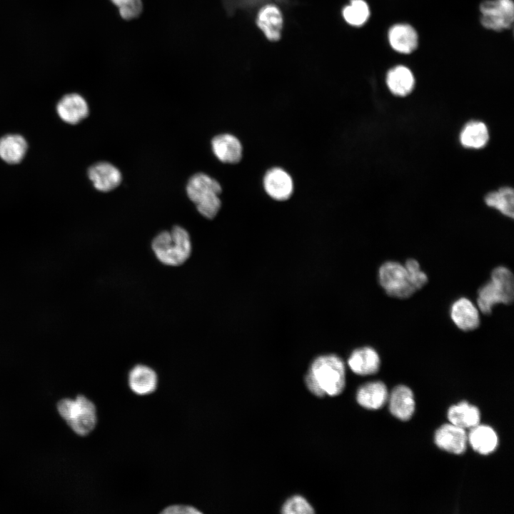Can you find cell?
Returning <instances> with one entry per match:
<instances>
[{
    "label": "cell",
    "instance_id": "cell-1",
    "mask_svg": "<svg viewBox=\"0 0 514 514\" xmlns=\"http://www.w3.org/2000/svg\"><path fill=\"white\" fill-rule=\"evenodd\" d=\"M345 371L344 363L337 356H318L313 361L306 376V386L318 397L337 395L345 387Z\"/></svg>",
    "mask_w": 514,
    "mask_h": 514
},
{
    "label": "cell",
    "instance_id": "cell-2",
    "mask_svg": "<svg viewBox=\"0 0 514 514\" xmlns=\"http://www.w3.org/2000/svg\"><path fill=\"white\" fill-rule=\"evenodd\" d=\"M156 258L163 264L178 266L189 258L192 245L188 232L179 226L157 234L151 242Z\"/></svg>",
    "mask_w": 514,
    "mask_h": 514
},
{
    "label": "cell",
    "instance_id": "cell-3",
    "mask_svg": "<svg viewBox=\"0 0 514 514\" xmlns=\"http://www.w3.org/2000/svg\"><path fill=\"white\" fill-rule=\"evenodd\" d=\"M513 274L507 267L500 266L492 271L490 280L479 288L477 306L481 313L488 315L494 306L508 305L513 302Z\"/></svg>",
    "mask_w": 514,
    "mask_h": 514
},
{
    "label": "cell",
    "instance_id": "cell-4",
    "mask_svg": "<svg viewBox=\"0 0 514 514\" xmlns=\"http://www.w3.org/2000/svg\"><path fill=\"white\" fill-rule=\"evenodd\" d=\"M186 193L205 218L213 219L218 214L221 201L222 187L219 182L203 173L193 175L188 181Z\"/></svg>",
    "mask_w": 514,
    "mask_h": 514
},
{
    "label": "cell",
    "instance_id": "cell-5",
    "mask_svg": "<svg viewBox=\"0 0 514 514\" xmlns=\"http://www.w3.org/2000/svg\"><path fill=\"white\" fill-rule=\"evenodd\" d=\"M57 410L73 431L80 436L89 435L96 425V406L83 395H78L75 399L64 398L59 400Z\"/></svg>",
    "mask_w": 514,
    "mask_h": 514
},
{
    "label": "cell",
    "instance_id": "cell-6",
    "mask_svg": "<svg viewBox=\"0 0 514 514\" xmlns=\"http://www.w3.org/2000/svg\"><path fill=\"white\" fill-rule=\"evenodd\" d=\"M378 276L381 286L390 296L407 298L416 292L404 264L399 262H384L378 269Z\"/></svg>",
    "mask_w": 514,
    "mask_h": 514
},
{
    "label": "cell",
    "instance_id": "cell-7",
    "mask_svg": "<svg viewBox=\"0 0 514 514\" xmlns=\"http://www.w3.org/2000/svg\"><path fill=\"white\" fill-rule=\"evenodd\" d=\"M479 9L480 21L484 28L494 31H503L513 26V0H484L480 4Z\"/></svg>",
    "mask_w": 514,
    "mask_h": 514
},
{
    "label": "cell",
    "instance_id": "cell-8",
    "mask_svg": "<svg viewBox=\"0 0 514 514\" xmlns=\"http://www.w3.org/2000/svg\"><path fill=\"white\" fill-rule=\"evenodd\" d=\"M262 186L268 197L276 201L290 199L294 191L291 175L279 166L271 167L265 172Z\"/></svg>",
    "mask_w": 514,
    "mask_h": 514
},
{
    "label": "cell",
    "instance_id": "cell-9",
    "mask_svg": "<svg viewBox=\"0 0 514 514\" xmlns=\"http://www.w3.org/2000/svg\"><path fill=\"white\" fill-rule=\"evenodd\" d=\"M56 111L60 119L70 125L79 124L89 114L86 99L76 93L68 94L61 97L56 104Z\"/></svg>",
    "mask_w": 514,
    "mask_h": 514
},
{
    "label": "cell",
    "instance_id": "cell-10",
    "mask_svg": "<svg viewBox=\"0 0 514 514\" xmlns=\"http://www.w3.org/2000/svg\"><path fill=\"white\" fill-rule=\"evenodd\" d=\"M450 316L453 323L463 331H473L480 323V310L465 297H460L452 303Z\"/></svg>",
    "mask_w": 514,
    "mask_h": 514
},
{
    "label": "cell",
    "instance_id": "cell-11",
    "mask_svg": "<svg viewBox=\"0 0 514 514\" xmlns=\"http://www.w3.org/2000/svg\"><path fill=\"white\" fill-rule=\"evenodd\" d=\"M211 148L215 156L223 163H238L243 158V145L238 138L231 133L214 136L211 140Z\"/></svg>",
    "mask_w": 514,
    "mask_h": 514
},
{
    "label": "cell",
    "instance_id": "cell-12",
    "mask_svg": "<svg viewBox=\"0 0 514 514\" xmlns=\"http://www.w3.org/2000/svg\"><path fill=\"white\" fill-rule=\"evenodd\" d=\"M435 443L443 450L461 454L466 450L468 435L462 428L452 423L444 424L436 430Z\"/></svg>",
    "mask_w": 514,
    "mask_h": 514
},
{
    "label": "cell",
    "instance_id": "cell-13",
    "mask_svg": "<svg viewBox=\"0 0 514 514\" xmlns=\"http://www.w3.org/2000/svg\"><path fill=\"white\" fill-rule=\"evenodd\" d=\"M88 177L94 188L102 192H108L119 186L122 180L120 171L109 162H99L89 167Z\"/></svg>",
    "mask_w": 514,
    "mask_h": 514
},
{
    "label": "cell",
    "instance_id": "cell-14",
    "mask_svg": "<svg viewBox=\"0 0 514 514\" xmlns=\"http://www.w3.org/2000/svg\"><path fill=\"white\" fill-rule=\"evenodd\" d=\"M388 39L391 48L400 54H411L418 46V33L408 24L393 25L388 30Z\"/></svg>",
    "mask_w": 514,
    "mask_h": 514
},
{
    "label": "cell",
    "instance_id": "cell-15",
    "mask_svg": "<svg viewBox=\"0 0 514 514\" xmlns=\"http://www.w3.org/2000/svg\"><path fill=\"white\" fill-rule=\"evenodd\" d=\"M128 383L133 393L139 395H148L157 388L158 376L151 367L138 364L130 370Z\"/></svg>",
    "mask_w": 514,
    "mask_h": 514
},
{
    "label": "cell",
    "instance_id": "cell-16",
    "mask_svg": "<svg viewBox=\"0 0 514 514\" xmlns=\"http://www.w3.org/2000/svg\"><path fill=\"white\" fill-rule=\"evenodd\" d=\"M348 366L351 371L360 376L376 373L380 367L381 360L377 351L371 347L354 350L351 354Z\"/></svg>",
    "mask_w": 514,
    "mask_h": 514
},
{
    "label": "cell",
    "instance_id": "cell-17",
    "mask_svg": "<svg viewBox=\"0 0 514 514\" xmlns=\"http://www.w3.org/2000/svg\"><path fill=\"white\" fill-rule=\"evenodd\" d=\"M256 23L268 40H279L283 28V16L276 6L267 4L263 6L258 13Z\"/></svg>",
    "mask_w": 514,
    "mask_h": 514
},
{
    "label": "cell",
    "instance_id": "cell-18",
    "mask_svg": "<svg viewBox=\"0 0 514 514\" xmlns=\"http://www.w3.org/2000/svg\"><path fill=\"white\" fill-rule=\"evenodd\" d=\"M389 409L397 418L408 420L415 410V401L412 390L405 386L393 388L389 396Z\"/></svg>",
    "mask_w": 514,
    "mask_h": 514
},
{
    "label": "cell",
    "instance_id": "cell-19",
    "mask_svg": "<svg viewBox=\"0 0 514 514\" xmlns=\"http://www.w3.org/2000/svg\"><path fill=\"white\" fill-rule=\"evenodd\" d=\"M28 150V143L20 134L9 133L0 138V158L10 165L22 161Z\"/></svg>",
    "mask_w": 514,
    "mask_h": 514
},
{
    "label": "cell",
    "instance_id": "cell-20",
    "mask_svg": "<svg viewBox=\"0 0 514 514\" xmlns=\"http://www.w3.org/2000/svg\"><path fill=\"white\" fill-rule=\"evenodd\" d=\"M388 398L387 388L383 382L375 381L361 386L356 395L358 403L365 408H381Z\"/></svg>",
    "mask_w": 514,
    "mask_h": 514
},
{
    "label": "cell",
    "instance_id": "cell-21",
    "mask_svg": "<svg viewBox=\"0 0 514 514\" xmlns=\"http://www.w3.org/2000/svg\"><path fill=\"white\" fill-rule=\"evenodd\" d=\"M386 81L392 94L405 96L413 90L415 78L409 68L403 65H398L388 71Z\"/></svg>",
    "mask_w": 514,
    "mask_h": 514
},
{
    "label": "cell",
    "instance_id": "cell-22",
    "mask_svg": "<svg viewBox=\"0 0 514 514\" xmlns=\"http://www.w3.org/2000/svg\"><path fill=\"white\" fill-rule=\"evenodd\" d=\"M468 440L472 448L482 455L493 452L498 443V435L491 427L479 424L471 428Z\"/></svg>",
    "mask_w": 514,
    "mask_h": 514
},
{
    "label": "cell",
    "instance_id": "cell-23",
    "mask_svg": "<svg viewBox=\"0 0 514 514\" xmlns=\"http://www.w3.org/2000/svg\"><path fill=\"white\" fill-rule=\"evenodd\" d=\"M448 418L450 423L456 426L471 429L479 424L480 414L476 406L463 401L448 409Z\"/></svg>",
    "mask_w": 514,
    "mask_h": 514
},
{
    "label": "cell",
    "instance_id": "cell-24",
    "mask_svg": "<svg viewBox=\"0 0 514 514\" xmlns=\"http://www.w3.org/2000/svg\"><path fill=\"white\" fill-rule=\"evenodd\" d=\"M488 138L487 126L480 121L468 123L460 135L461 144L466 148H480L485 146Z\"/></svg>",
    "mask_w": 514,
    "mask_h": 514
},
{
    "label": "cell",
    "instance_id": "cell-25",
    "mask_svg": "<svg viewBox=\"0 0 514 514\" xmlns=\"http://www.w3.org/2000/svg\"><path fill=\"white\" fill-rule=\"evenodd\" d=\"M485 203L503 215L513 218L514 216V193L511 188L504 187L490 192L485 198Z\"/></svg>",
    "mask_w": 514,
    "mask_h": 514
},
{
    "label": "cell",
    "instance_id": "cell-26",
    "mask_svg": "<svg viewBox=\"0 0 514 514\" xmlns=\"http://www.w3.org/2000/svg\"><path fill=\"white\" fill-rule=\"evenodd\" d=\"M370 9L364 0H351L350 4L343 9L345 21L351 26H361L370 17Z\"/></svg>",
    "mask_w": 514,
    "mask_h": 514
},
{
    "label": "cell",
    "instance_id": "cell-27",
    "mask_svg": "<svg viewBox=\"0 0 514 514\" xmlns=\"http://www.w3.org/2000/svg\"><path fill=\"white\" fill-rule=\"evenodd\" d=\"M118 9L121 17L125 20L137 18L143 9L142 0H110Z\"/></svg>",
    "mask_w": 514,
    "mask_h": 514
},
{
    "label": "cell",
    "instance_id": "cell-28",
    "mask_svg": "<svg viewBox=\"0 0 514 514\" xmlns=\"http://www.w3.org/2000/svg\"><path fill=\"white\" fill-rule=\"evenodd\" d=\"M404 266L415 291L422 288L427 283L428 278L421 269L419 263L415 259L409 258L405 262Z\"/></svg>",
    "mask_w": 514,
    "mask_h": 514
},
{
    "label": "cell",
    "instance_id": "cell-29",
    "mask_svg": "<svg viewBox=\"0 0 514 514\" xmlns=\"http://www.w3.org/2000/svg\"><path fill=\"white\" fill-rule=\"evenodd\" d=\"M285 514H311L314 513L313 507L302 496L295 495L290 498L282 507Z\"/></svg>",
    "mask_w": 514,
    "mask_h": 514
},
{
    "label": "cell",
    "instance_id": "cell-30",
    "mask_svg": "<svg viewBox=\"0 0 514 514\" xmlns=\"http://www.w3.org/2000/svg\"><path fill=\"white\" fill-rule=\"evenodd\" d=\"M162 513L166 514H198L201 513L197 508L185 505H173L164 508Z\"/></svg>",
    "mask_w": 514,
    "mask_h": 514
}]
</instances>
